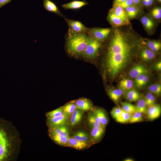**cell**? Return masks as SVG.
I'll return each mask as SVG.
<instances>
[{"instance_id": "6da1fadb", "label": "cell", "mask_w": 161, "mask_h": 161, "mask_svg": "<svg viewBox=\"0 0 161 161\" xmlns=\"http://www.w3.org/2000/svg\"><path fill=\"white\" fill-rule=\"evenodd\" d=\"M114 27L109 37L106 55L107 70L114 77L126 65L131 57L137 41L140 37L131 28Z\"/></svg>"}, {"instance_id": "7a4b0ae2", "label": "cell", "mask_w": 161, "mask_h": 161, "mask_svg": "<svg viewBox=\"0 0 161 161\" xmlns=\"http://www.w3.org/2000/svg\"><path fill=\"white\" fill-rule=\"evenodd\" d=\"M88 36L85 33H77L69 29L66 47L70 54L78 56L83 54L87 45Z\"/></svg>"}, {"instance_id": "3957f363", "label": "cell", "mask_w": 161, "mask_h": 161, "mask_svg": "<svg viewBox=\"0 0 161 161\" xmlns=\"http://www.w3.org/2000/svg\"><path fill=\"white\" fill-rule=\"evenodd\" d=\"M11 143L8 133L0 124V161L6 160L10 153Z\"/></svg>"}, {"instance_id": "277c9868", "label": "cell", "mask_w": 161, "mask_h": 161, "mask_svg": "<svg viewBox=\"0 0 161 161\" xmlns=\"http://www.w3.org/2000/svg\"><path fill=\"white\" fill-rule=\"evenodd\" d=\"M101 42L90 36L88 37L87 46L83 54L88 58H92L97 55L101 45Z\"/></svg>"}, {"instance_id": "5b68a950", "label": "cell", "mask_w": 161, "mask_h": 161, "mask_svg": "<svg viewBox=\"0 0 161 161\" xmlns=\"http://www.w3.org/2000/svg\"><path fill=\"white\" fill-rule=\"evenodd\" d=\"M112 30L111 28H93L89 30V36L101 41L109 37Z\"/></svg>"}, {"instance_id": "8992f818", "label": "cell", "mask_w": 161, "mask_h": 161, "mask_svg": "<svg viewBox=\"0 0 161 161\" xmlns=\"http://www.w3.org/2000/svg\"><path fill=\"white\" fill-rule=\"evenodd\" d=\"M70 116L64 114L59 116L47 118V125L49 128H56L66 125Z\"/></svg>"}, {"instance_id": "52a82bcc", "label": "cell", "mask_w": 161, "mask_h": 161, "mask_svg": "<svg viewBox=\"0 0 161 161\" xmlns=\"http://www.w3.org/2000/svg\"><path fill=\"white\" fill-rule=\"evenodd\" d=\"M69 27L72 31L77 33H84L87 28L81 22L76 20L65 18Z\"/></svg>"}, {"instance_id": "ba28073f", "label": "cell", "mask_w": 161, "mask_h": 161, "mask_svg": "<svg viewBox=\"0 0 161 161\" xmlns=\"http://www.w3.org/2000/svg\"><path fill=\"white\" fill-rule=\"evenodd\" d=\"M161 113V108L160 105L153 104L148 106L146 113L148 119L153 120L160 117Z\"/></svg>"}, {"instance_id": "9c48e42d", "label": "cell", "mask_w": 161, "mask_h": 161, "mask_svg": "<svg viewBox=\"0 0 161 161\" xmlns=\"http://www.w3.org/2000/svg\"><path fill=\"white\" fill-rule=\"evenodd\" d=\"M109 11L123 20L128 25L131 24L124 9L120 5L114 4L113 7Z\"/></svg>"}, {"instance_id": "30bf717a", "label": "cell", "mask_w": 161, "mask_h": 161, "mask_svg": "<svg viewBox=\"0 0 161 161\" xmlns=\"http://www.w3.org/2000/svg\"><path fill=\"white\" fill-rule=\"evenodd\" d=\"M88 4V3L85 0H75L63 4L61 6L65 10H77L80 9Z\"/></svg>"}, {"instance_id": "8fae6325", "label": "cell", "mask_w": 161, "mask_h": 161, "mask_svg": "<svg viewBox=\"0 0 161 161\" xmlns=\"http://www.w3.org/2000/svg\"><path fill=\"white\" fill-rule=\"evenodd\" d=\"M43 6L45 9L49 12L53 13L61 17H64L56 4L50 0H43Z\"/></svg>"}, {"instance_id": "7c38bea8", "label": "cell", "mask_w": 161, "mask_h": 161, "mask_svg": "<svg viewBox=\"0 0 161 161\" xmlns=\"http://www.w3.org/2000/svg\"><path fill=\"white\" fill-rule=\"evenodd\" d=\"M105 130V127L102 126L92 128L91 132L92 141L95 143L99 141L103 136Z\"/></svg>"}, {"instance_id": "4fadbf2b", "label": "cell", "mask_w": 161, "mask_h": 161, "mask_svg": "<svg viewBox=\"0 0 161 161\" xmlns=\"http://www.w3.org/2000/svg\"><path fill=\"white\" fill-rule=\"evenodd\" d=\"M49 134L56 135L61 136L69 137L68 129L66 125L58 127L49 128Z\"/></svg>"}, {"instance_id": "5bb4252c", "label": "cell", "mask_w": 161, "mask_h": 161, "mask_svg": "<svg viewBox=\"0 0 161 161\" xmlns=\"http://www.w3.org/2000/svg\"><path fill=\"white\" fill-rule=\"evenodd\" d=\"M107 18L110 23L114 27H118L128 25L123 20L116 16L110 11Z\"/></svg>"}, {"instance_id": "9a60e30c", "label": "cell", "mask_w": 161, "mask_h": 161, "mask_svg": "<svg viewBox=\"0 0 161 161\" xmlns=\"http://www.w3.org/2000/svg\"><path fill=\"white\" fill-rule=\"evenodd\" d=\"M77 109L83 111L92 109V105L90 101L86 98H80L75 101Z\"/></svg>"}, {"instance_id": "2e32d148", "label": "cell", "mask_w": 161, "mask_h": 161, "mask_svg": "<svg viewBox=\"0 0 161 161\" xmlns=\"http://www.w3.org/2000/svg\"><path fill=\"white\" fill-rule=\"evenodd\" d=\"M148 72L147 69L143 65L138 64L132 68L129 73V75L131 78H135L141 75L145 74Z\"/></svg>"}, {"instance_id": "e0dca14e", "label": "cell", "mask_w": 161, "mask_h": 161, "mask_svg": "<svg viewBox=\"0 0 161 161\" xmlns=\"http://www.w3.org/2000/svg\"><path fill=\"white\" fill-rule=\"evenodd\" d=\"M92 112L96 115L102 125L105 127L108 124L109 120L105 111L102 109L97 108Z\"/></svg>"}, {"instance_id": "ac0fdd59", "label": "cell", "mask_w": 161, "mask_h": 161, "mask_svg": "<svg viewBox=\"0 0 161 161\" xmlns=\"http://www.w3.org/2000/svg\"><path fill=\"white\" fill-rule=\"evenodd\" d=\"M83 111L76 109L72 112L70 120V123L71 126H74L78 124L81 121Z\"/></svg>"}, {"instance_id": "d6986e66", "label": "cell", "mask_w": 161, "mask_h": 161, "mask_svg": "<svg viewBox=\"0 0 161 161\" xmlns=\"http://www.w3.org/2000/svg\"><path fill=\"white\" fill-rule=\"evenodd\" d=\"M88 143L78 141L72 137H69L68 146L77 149H82L87 147Z\"/></svg>"}, {"instance_id": "ffe728a7", "label": "cell", "mask_w": 161, "mask_h": 161, "mask_svg": "<svg viewBox=\"0 0 161 161\" xmlns=\"http://www.w3.org/2000/svg\"><path fill=\"white\" fill-rule=\"evenodd\" d=\"M87 120L89 124L92 128L103 126L101 124L96 115L92 111L88 114Z\"/></svg>"}, {"instance_id": "44dd1931", "label": "cell", "mask_w": 161, "mask_h": 161, "mask_svg": "<svg viewBox=\"0 0 161 161\" xmlns=\"http://www.w3.org/2000/svg\"><path fill=\"white\" fill-rule=\"evenodd\" d=\"M141 58L143 61H148L154 59L156 57V54L149 48L143 49L140 54Z\"/></svg>"}, {"instance_id": "7402d4cb", "label": "cell", "mask_w": 161, "mask_h": 161, "mask_svg": "<svg viewBox=\"0 0 161 161\" xmlns=\"http://www.w3.org/2000/svg\"><path fill=\"white\" fill-rule=\"evenodd\" d=\"M50 138L56 143L62 146H68L69 137L49 134Z\"/></svg>"}, {"instance_id": "603a6c76", "label": "cell", "mask_w": 161, "mask_h": 161, "mask_svg": "<svg viewBox=\"0 0 161 161\" xmlns=\"http://www.w3.org/2000/svg\"><path fill=\"white\" fill-rule=\"evenodd\" d=\"M141 22L148 31L150 32L153 30L154 28V24L152 20L147 16H143L141 19Z\"/></svg>"}, {"instance_id": "cb8c5ba5", "label": "cell", "mask_w": 161, "mask_h": 161, "mask_svg": "<svg viewBox=\"0 0 161 161\" xmlns=\"http://www.w3.org/2000/svg\"><path fill=\"white\" fill-rule=\"evenodd\" d=\"M124 9L129 19L135 18L139 12L138 7L134 4L127 7Z\"/></svg>"}, {"instance_id": "d4e9b609", "label": "cell", "mask_w": 161, "mask_h": 161, "mask_svg": "<svg viewBox=\"0 0 161 161\" xmlns=\"http://www.w3.org/2000/svg\"><path fill=\"white\" fill-rule=\"evenodd\" d=\"M123 93V90L120 88L110 90L108 92L109 97L114 102H117L119 100Z\"/></svg>"}, {"instance_id": "484cf974", "label": "cell", "mask_w": 161, "mask_h": 161, "mask_svg": "<svg viewBox=\"0 0 161 161\" xmlns=\"http://www.w3.org/2000/svg\"><path fill=\"white\" fill-rule=\"evenodd\" d=\"M135 106L136 112L142 114H146L148 107L144 98H139L137 100Z\"/></svg>"}, {"instance_id": "4316f807", "label": "cell", "mask_w": 161, "mask_h": 161, "mask_svg": "<svg viewBox=\"0 0 161 161\" xmlns=\"http://www.w3.org/2000/svg\"><path fill=\"white\" fill-rule=\"evenodd\" d=\"M126 97L128 101L134 102L137 101L140 98V95L137 91L130 89L126 93Z\"/></svg>"}, {"instance_id": "83f0119b", "label": "cell", "mask_w": 161, "mask_h": 161, "mask_svg": "<svg viewBox=\"0 0 161 161\" xmlns=\"http://www.w3.org/2000/svg\"><path fill=\"white\" fill-rule=\"evenodd\" d=\"M64 113L70 116L72 112L77 108L75 101L70 102L63 106Z\"/></svg>"}, {"instance_id": "f1b7e54d", "label": "cell", "mask_w": 161, "mask_h": 161, "mask_svg": "<svg viewBox=\"0 0 161 161\" xmlns=\"http://www.w3.org/2000/svg\"><path fill=\"white\" fill-rule=\"evenodd\" d=\"M131 114L123 110L120 115L115 119L117 122L121 123H125L129 122Z\"/></svg>"}, {"instance_id": "f546056e", "label": "cell", "mask_w": 161, "mask_h": 161, "mask_svg": "<svg viewBox=\"0 0 161 161\" xmlns=\"http://www.w3.org/2000/svg\"><path fill=\"white\" fill-rule=\"evenodd\" d=\"M148 48L154 52L159 51L161 48V44L160 41L155 40H149L147 42Z\"/></svg>"}, {"instance_id": "4dcf8cb0", "label": "cell", "mask_w": 161, "mask_h": 161, "mask_svg": "<svg viewBox=\"0 0 161 161\" xmlns=\"http://www.w3.org/2000/svg\"><path fill=\"white\" fill-rule=\"evenodd\" d=\"M133 86V82L129 79H123L120 82L119 86L123 90H129L132 88Z\"/></svg>"}, {"instance_id": "1f68e13d", "label": "cell", "mask_w": 161, "mask_h": 161, "mask_svg": "<svg viewBox=\"0 0 161 161\" xmlns=\"http://www.w3.org/2000/svg\"><path fill=\"white\" fill-rule=\"evenodd\" d=\"M121 104L123 110L131 115L136 112L135 106L131 103L121 102Z\"/></svg>"}, {"instance_id": "d6a6232c", "label": "cell", "mask_w": 161, "mask_h": 161, "mask_svg": "<svg viewBox=\"0 0 161 161\" xmlns=\"http://www.w3.org/2000/svg\"><path fill=\"white\" fill-rule=\"evenodd\" d=\"M64 114L63 106H62L52 111L47 112L46 115L47 118H48L59 116Z\"/></svg>"}, {"instance_id": "836d02e7", "label": "cell", "mask_w": 161, "mask_h": 161, "mask_svg": "<svg viewBox=\"0 0 161 161\" xmlns=\"http://www.w3.org/2000/svg\"><path fill=\"white\" fill-rule=\"evenodd\" d=\"M143 120V114L139 112H136L131 115L129 123H131L141 122Z\"/></svg>"}, {"instance_id": "e575fe53", "label": "cell", "mask_w": 161, "mask_h": 161, "mask_svg": "<svg viewBox=\"0 0 161 161\" xmlns=\"http://www.w3.org/2000/svg\"><path fill=\"white\" fill-rule=\"evenodd\" d=\"M148 89L150 92L159 95L161 93V85L160 83L152 84L148 87Z\"/></svg>"}, {"instance_id": "d590c367", "label": "cell", "mask_w": 161, "mask_h": 161, "mask_svg": "<svg viewBox=\"0 0 161 161\" xmlns=\"http://www.w3.org/2000/svg\"><path fill=\"white\" fill-rule=\"evenodd\" d=\"M144 100L148 107L154 104L155 101L154 96L150 92L147 94Z\"/></svg>"}, {"instance_id": "8d00e7d4", "label": "cell", "mask_w": 161, "mask_h": 161, "mask_svg": "<svg viewBox=\"0 0 161 161\" xmlns=\"http://www.w3.org/2000/svg\"><path fill=\"white\" fill-rule=\"evenodd\" d=\"M123 109L119 107L113 108L110 112L113 118L115 119L121 114Z\"/></svg>"}, {"instance_id": "74e56055", "label": "cell", "mask_w": 161, "mask_h": 161, "mask_svg": "<svg viewBox=\"0 0 161 161\" xmlns=\"http://www.w3.org/2000/svg\"><path fill=\"white\" fill-rule=\"evenodd\" d=\"M151 14L153 17L157 19H160L161 18V8L160 7H156L151 11Z\"/></svg>"}, {"instance_id": "f35d334b", "label": "cell", "mask_w": 161, "mask_h": 161, "mask_svg": "<svg viewBox=\"0 0 161 161\" xmlns=\"http://www.w3.org/2000/svg\"><path fill=\"white\" fill-rule=\"evenodd\" d=\"M78 132L82 141L88 143L89 139V137L88 134L83 131H80Z\"/></svg>"}, {"instance_id": "ab89813d", "label": "cell", "mask_w": 161, "mask_h": 161, "mask_svg": "<svg viewBox=\"0 0 161 161\" xmlns=\"http://www.w3.org/2000/svg\"><path fill=\"white\" fill-rule=\"evenodd\" d=\"M134 4L132 0H125L123 2L118 4V5H120L124 9L126 7Z\"/></svg>"}, {"instance_id": "60d3db41", "label": "cell", "mask_w": 161, "mask_h": 161, "mask_svg": "<svg viewBox=\"0 0 161 161\" xmlns=\"http://www.w3.org/2000/svg\"><path fill=\"white\" fill-rule=\"evenodd\" d=\"M145 75V74H142L135 78V83L137 86H138Z\"/></svg>"}, {"instance_id": "b9f144b4", "label": "cell", "mask_w": 161, "mask_h": 161, "mask_svg": "<svg viewBox=\"0 0 161 161\" xmlns=\"http://www.w3.org/2000/svg\"><path fill=\"white\" fill-rule=\"evenodd\" d=\"M148 79V77L145 75L138 87H140L144 86L147 83Z\"/></svg>"}, {"instance_id": "7bdbcfd3", "label": "cell", "mask_w": 161, "mask_h": 161, "mask_svg": "<svg viewBox=\"0 0 161 161\" xmlns=\"http://www.w3.org/2000/svg\"><path fill=\"white\" fill-rule=\"evenodd\" d=\"M12 0H0V8L10 2Z\"/></svg>"}, {"instance_id": "ee69618b", "label": "cell", "mask_w": 161, "mask_h": 161, "mask_svg": "<svg viewBox=\"0 0 161 161\" xmlns=\"http://www.w3.org/2000/svg\"><path fill=\"white\" fill-rule=\"evenodd\" d=\"M155 68L158 70L160 71L161 70V62L159 61L157 62L155 65Z\"/></svg>"}, {"instance_id": "f6af8a7d", "label": "cell", "mask_w": 161, "mask_h": 161, "mask_svg": "<svg viewBox=\"0 0 161 161\" xmlns=\"http://www.w3.org/2000/svg\"><path fill=\"white\" fill-rule=\"evenodd\" d=\"M134 5L137 6L138 7V6L140 4L142 0H132Z\"/></svg>"}, {"instance_id": "bcb514c9", "label": "cell", "mask_w": 161, "mask_h": 161, "mask_svg": "<svg viewBox=\"0 0 161 161\" xmlns=\"http://www.w3.org/2000/svg\"><path fill=\"white\" fill-rule=\"evenodd\" d=\"M125 0H114V4H119L123 2Z\"/></svg>"}, {"instance_id": "7dc6e473", "label": "cell", "mask_w": 161, "mask_h": 161, "mask_svg": "<svg viewBox=\"0 0 161 161\" xmlns=\"http://www.w3.org/2000/svg\"><path fill=\"white\" fill-rule=\"evenodd\" d=\"M154 0H148V3L147 7H150L154 2Z\"/></svg>"}, {"instance_id": "c3c4849f", "label": "cell", "mask_w": 161, "mask_h": 161, "mask_svg": "<svg viewBox=\"0 0 161 161\" xmlns=\"http://www.w3.org/2000/svg\"><path fill=\"white\" fill-rule=\"evenodd\" d=\"M142 4L145 7H147L148 0H142Z\"/></svg>"}, {"instance_id": "681fc988", "label": "cell", "mask_w": 161, "mask_h": 161, "mask_svg": "<svg viewBox=\"0 0 161 161\" xmlns=\"http://www.w3.org/2000/svg\"><path fill=\"white\" fill-rule=\"evenodd\" d=\"M123 160L124 161H133L134 160L132 158H127Z\"/></svg>"}, {"instance_id": "f907efd6", "label": "cell", "mask_w": 161, "mask_h": 161, "mask_svg": "<svg viewBox=\"0 0 161 161\" xmlns=\"http://www.w3.org/2000/svg\"><path fill=\"white\" fill-rule=\"evenodd\" d=\"M157 1L159 2H161V0H157Z\"/></svg>"}]
</instances>
